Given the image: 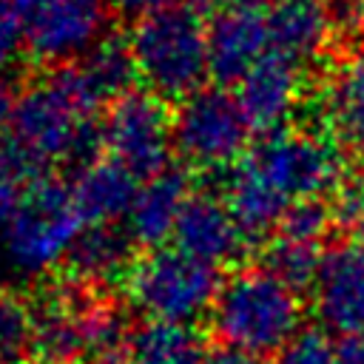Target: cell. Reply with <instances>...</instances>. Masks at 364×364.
I'll list each match as a JSON object with an SVG mask.
<instances>
[{"label":"cell","mask_w":364,"mask_h":364,"mask_svg":"<svg viewBox=\"0 0 364 364\" xmlns=\"http://www.w3.org/2000/svg\"><path fill=\"white\" fill-rule=\"evenodd\" d=\"M344 182L338 145L304 128H282L262 136L230 168L225 202L253 236L276 228L290 205L324 199Z\"/></svg>","instance_id":"obj_1"},{"label":"cell","mask_w":364,"mask_h":364,"mask_svg":"<svg viewBox=\"0 0 364 364\" xmlns=\"http://www.w3.org/2000/svg\"><path fill=\"white\" fill-rule=\"evenodd\" d=\"M97 105L80 88L71 65H57L17 94L9 134L3 136V173L37 176L54 165L91 162L102 142L94 122Z\"/></svg>","instance_id":"obj_2"},{"label":"cell","mask_w":364,"mask_h":364,"mask_svg":"<svg viewBox=\"0 0 364 364\" xmlns=\"http://www.w3.org/2000/svg\"><path fill=\"white\" fill-rule=\"evenodd\" d=\"M82 233L71 185L48 173L0 171V270L11 279H40L68 262Z\"/></svg>","instance_id":"obj_3"},{"label":"cell","mask_w":364,"mask_h":364,"mask_svg":"<svg viewBox=\"0 0 364 364\" xmlns=\"http://www.w3.org/2000/svg\"><path fill=\"white\" fill-rule=\"evenodd\" d=\"M301 296L267 267L230 273L210 307L213 336L225 350L247 358L276 355L301 333Z\"/></svg>","instance_id":"obj_4"},{"label":"cell","mask_w":364,"mask_h":364,"mask_svg":"<svg viewBox=\"0 0 364 364\" xmlns=\"http://www.w3.org/2000/svg\"><path fill=\"white\" fill-rule=\"evenodd\" d=\"M131 51L148 94L159 100H188L202 91L208 65V26L188 6H173L134 26Z\"/></svg>","instance_id":"obj_5"},{"label":"cell","mask_w":364,"mask_h":364,"mask_svg":"<svg viewBox=\"0 0 364 364\" xmlns=\"http://www.w3.org/2000/svg\"><path fill=\"white\" fill-rule=\"evenodd\" d=\"M219 287L216 267L179 247L148 250L125 276V293L145 318L176 324H193L202 316H210Z\"/></svg>","instance_id":"obj_6"},{"label":"cell","mask_w":364,"mask_h":364,"mask_svg":"<svg viewBox=\"0 0 364 364\" xmlns=\"http://www.w3.org/2000/svg\"><path fill=\"white\" fill-rule=\"evenodd\" d=\"M250 122L239 100L222 88H202L173 114V151L199 171L233 168L247 154Z\"/></svg>","instance_id":"obj_7"},{"label":"cell","mask_w":364,"mask_h":364,"mask_svg":"<svg viewBox=\"0 0 364 364\" xmlns=\"http://www.w3.org/2000/svg\"><path fill=\"white\" fill-rule=\"evenodd\" d=\"M26 48L40 63L65 65L105 37L111 0H11Z\"/></svg>","instance_id":"obj_8"},{"label":"cell","mask_w":364,"mask_h":364,"mask_svg":"<svg viewBox=\"0 0 364 364\" xmlns=\"http://www.w3.org/2000/svg\"><path fill=\"white\" fill-rule=\"evenodd\" d=\"M102 145L108 159L131 171L136 179H151L168 171V156L173 151V117L159 97L131 91L108 108Z\"/></svg>","instance_id":"obj_9"},{"label":"cell","mask_w":364,"mask_h":364,"mask_svg":"<svg viewBox=\"0 0 364 364\" xmlns=\"http://www.w3.org/2000/svg\"><path fill=\"white\" fill-rule=\"evenodd\" d=\"M173 239L182 253L210 267L239 259L250 245V233L239 225L225 196L216 193H191Z\"/></svg>","instance_id":"obj_10"},{"label":"cell","mask_w":364,"mask_h":364,"mask_svg":"<svg viewBox=\"0 0 364 364\" xmlns=\"http://www.w3.org/2000/svg\"><path fill=\"white\" fill-rule=\"evenodd\" d=\"M318 321L341 338L364 336V247H338L324 256L313 282Z\"/></svg>","instance_id":"obj_11"},{"label":"cell","mask_w":364,"mask_h":364,"mask_svg":"<svg viewBox=\"0 0 364 364\" xmlns=\"http://www.w3.org/2000/svg\"><path fill=\"white\" fill-rule=\"evenodd\" d=\"M304 97V68L296 60H287L270 51L242 82H239V105L253 131H282L287 119L296 114Z\"/></svg>","instance_id":"obj_12"},{"label":"cell","mask_w":364,"mask_h":364,"mask_svg":"<svg viewBox=\"0 0 364 364\" xmlns=\"http://www.w3.org/2000/svg\"><path fill=\"white\" fill-rule=\"evenodd\" d=\"M94 296L71 282L40 296L34 304V355L46 364H77L85 358V316Z\"/></svg>","instance_id":"obj_13"},{"label":"cell","mask_w":364,"mask_h":364,"mask_svg":"<svg viewBox=\"0 0 364 364\" xmlns=\"http://www.w3.org/2000/svg\"><path fill=\"white\" fill-rule=\"evenodd\" d=\"M267 54V14L222 9L208 23V65L219 82H242Z\"/></svg>","instance_id":"obj_14"},{"label":"cell","mask_w":364,"mask_h":364,"mask_svg":"<svg viewBox=\"0 0 364 364\" xmlns=\"http://www.w3.org/2000/svg\"><path fill=\"white\" fill-rule=\"evenodd\" d=\"M318 108L330 139L364 159V51L336 63L321 85Z\"/></svg>","instance_id":"obj_15"},{"label":"cell","mask_w":364,"mask_h":364,"mask_svg":"<svg viewBox=\"0 0 364 364\" xmlns=\"http://www.w3.org/2000/svg\"><path fill=\"white\" fill-rule=\"evenodd\" d=\"M191 199L188 179L179 171H162L145 179L134 196V205L125 216V230L131 242L156 250L168 236H173L179 216Z\"/></svg>","instance_id":"obj_16"},{"label":"cell","mask_w":364,"mask_h":364,"mask_svg":"<svg viewBox=\"0 0 364 364\" xmlns=\"http://www.w3.org/2000/svg\"><path fill=\"white\" fill-rule=\"evenodd\" d=\"M136 191V176L114 159H91L80 165L71 182L80 216L91 225H114L117 219H125Z\"/></svg>","instance_id":"obj_17"},{"label":"cell","mask_w":364,"mask_h":364,"mask_svg":"<svg viewBox=\"0 0 364 364\" xmlns=\"http://www.w3.org/2000/svg\"><path fill=\"white\" fill-rule=\"evenodd\" d=\"M131 236L128 230L117 228V225H91L82 228L80 239L71 247L68 256V270H71V282L82 284V287H105L114 282H125L134 259L131 250Z\"/></svg>","instance_id":"obj_18"},{"label":"cell","mask_w":364,"mask_h":364,"mask_svg":"<svg viewBox=\"0 0 364 364\" xmlns=\"http://www.w3.org/2000/svg\"><path fill=\"white\" fill-rule=\"evenodd\" d=\"M270 51L304 63L316 57L336 34L327 3L321 0H279L267 11Z\"/></svg>","instance_id":"obj_19"},{"label":"cell","mask_w":364,"mask_h":364,"mask_svg":"<svg viewBox=\"0 0 364 364\" xmlns=\"http://www.w3.org/2000/svg\"><path fill=\"white\" fill-rule=\"evenodd\" d=\"M71 65L80 88L88 94V100L100 108L105 102H117L131 94V85L139 80L131 43L114 34H105L91 51H85L80 60L65 63Z\"/></svg>","instance_id":"obj_20"},{"label":"cell","mask_w":364,"mask_h":364,"mask_svg":"<svg viewBox=\"0 0 364 364\" xmlns=\"http://www.w3.org/2000/svg\"><path fill=\"white\" fill-rule=\"evenodd\" d=\"M205 341L193 324L145 318L131 330L125 364H205Z\"/></svg>","instance_id":"obj_21"},{"label":"cell","mask_w":364,"mask_h":364,"mask_svg":"<svg viewBox=\"0 0 364 364\" xmlns=\"http://www.w3.org/2000/svg\"><path fill=\"white\" fill-rule=\"evenodd\" d=\"M131 330L117 304L94 296L85 316V358L91 364H125Z\"/></svg>","instance_id":"obj_22"},{"label":"cell","mask_w":364,"mask_h":364,"mask_svg":"<svg viewBox=\"0 0 364 364\" xmlns=\"http://www.w3.org/2000/svg\"><path fill=\"white\" fill-rule=\"evenodd\" d=\"M34 355V304L0 287V364H23Z\"/></svg>","instance_id":"obj_23"},{"label":"cell","mask_w":364,"mask_h":364,"mask_svg":"<svg viewBox=\"0 0 364 364\" xmlns=\"http://www.w3.org/2000/svg\"><path fill=\"white\" fill-rule=\"evenodd\" d=\"M321 247H310V245H296V242H284L276 239L264 256V267L279 276L282 282H287L290 287H307L316 282L321 264H324Z\"/></svg>","instance_id":"obj_24"},{"label":"cell","mask_w":364,"mask_h":364,"mask_svg":"<svg viewBox=\"0 0 364 364\" xmlns=\"http://www.w3.org/2000/svg\"><path fill=\"white\" fill-rule=\"evenodd\" d=\"M333 222H336V210L324 199H307V202L290 205L282 222L276 225V230H279V239L284 242L321 247V242L333 230Z\"/></svg>","instance_id":"obj_25"},{"label":"cell","mask_w":364,"mask_h":364,"mask_svg":"<svg viewBox=\"0 0 364 364\" xmlns=\"http://www.w3.org/2000/svg\"><path fill=\"white\" fill-rule=\"evenodd\" d=\"M270 364H338V358L336 344L321 330H301L270 358Z\"/></svg>","instance_id":"obj_26"},{"label":"cell","mask_w":364,"mask_h":364,"mask_svg":"<svg viewBox=\"0 0 364 364\" xmlns=\"http://www.w3.org/2000/svg\"><path fill=\"white\" fill-rule=\"evenodd\" d=\"M23 48H26L23 23H20L11 0H0V80L20 60Z\"/></svg>","instance_id":"obj_27"},{"label":"cell","mask_w":364,"mask_h":364,"mask_svg":"<svg viewBox=\"0 0 364 364\" xmlns=\"http://www.w3.org/2000/svg\"><path fill=\"white\" fill-rule=\"evenodd\" d=\"M333 31L364 34V0H327Z\"/></svg>","instance_id":"obj_28"},{"label":"cell","mask_w":364,"mask_h":364,"mask_svg":"<svg viewBox=\"0 0 364 364\" xmlns=\"http://www.w3.org/2000/svg\"><path fill=\"white\" fill-rule=\"evenodd\" d=\"M338 216L350 225V230L355 236V245L364 247V182H355V185L344 188Z\"/></svg>","instance_id":"obj_29"},{"label":"cell","mask_w":364,"mask_h":364,"mask_svg":"<svg viewBox=\"0 0 364 364\" xmlns=\"http://www.w3.org/2000/svg\"><path fill=\"white\" fill-rule=\"evenodd\" d=\"M111 6H114L122 17H128V20H134V23H142V20H148V17H156V14L168 11V9H173L176 0H111Z\"/></svg>","instance_id":"obj_30"},{"label":"cell","mask_w":364,"mask_h":364,"mask_svg":"<svg viewBox=\"0 0 364 364\" xmlns=\"http://www.w3.org/2000/svg\"><path fill=\"white\" fill-rule=\"evenodd\" d=\"M338 364H364V336H350L336 344Z\"/></svg>","instance_id":"obj_31"},{"label":"cell","mask_w":364,"mask_h":364,"mask_svg":"<svg viewBox=\"0 0 364 364\" xmlns=\"http://www.w3.org/2000/svg\"><path fill=\"white\" fill-rule=\"evenodd\" d=\"M14 105H17V94L14 88L0 80V139L9 134V125H11V117H14Z\"/></svg>","instance_id":"obj_32"},{"label":"cell","mask_w":364,"mask_h":364,"mask_svg":"<svg viewBox=\"0 0 364 364\" xmlns=\"http://www.w3.org/2000/svg\"><path fill=\"white\" fill-rule=\"evenodd\" d=\"M205 364H256V358H247V355H242V353H233V350H225V347H222L219 353L208 355Z\"/></svg>","instance_id":"obj_33"},{"label":"cell","mask_w":364,"mask_h":364,"mask_svg":"<svg viewBox=\"0 0 364 364\" xmlns=\"http://www.w3.org/2000/svg\"><path fill=\"white\" fill-rule=\"evenodd\" d=\"M267 0H222V9H242V11H262Z\"/></svg>","instance_id":"obj_34"}]
</instances>
